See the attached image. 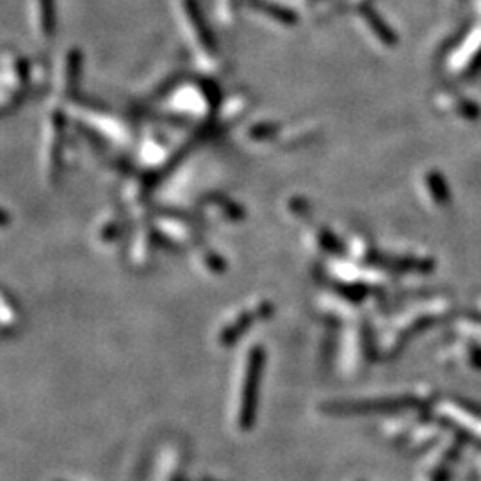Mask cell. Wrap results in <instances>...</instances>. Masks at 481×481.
Returning a JSON list of instances; mask_svg holds the SVG:
<instances>
[{
    "instance_id": "6da1fadb",
    "label": "cell",
    "mask_w": 481,
    "mask_h": 481,
    "mask_svg": "<svg viewBox=\"0 0 481 481\" xmlns=\"http://www.w3.org/2000/svg\"><path fill=\"white\" fill-rule=\"evenodd\" d=\"M264 364L266 351L261 344L247 347L243 357L239 358L234 389H232L230 423L234 430L241 431V433L252 430L254 426Z\"/></svg>"
},
{
    "instance_id": "5b68a950",
    "label": "cell",
    "mask_w": 481,
    "mask_h": 481,
    "mask_svg": "<svg viewBox=\"0 0 481 481\" xmlns=\"http://www.w3.org/2000/svg\"><path fill=\"white\" fill-rule=\"evenodd\" d=\"M119 235H121V225L118 223V220H109L100 225L97 239L100 243L111 244L112 241H116V239L119 237Z\"/></svg>"
},
{
    "instance_id": "7a4b0ae2",
    "label": "cell",
    "mask_w": 481,
    "mask_h": 481,
    "mask_svg": "<svg viewBox=\"0 0 481 481\" xmlns=\"http://www.w3.org/2000/svg\"><path fill=\"white\" fill-rule=\"evenodd\" d=\"M273 315V303L268 300H259L252 305L239 307L237 310L232 312L216 333V342L220 346L228 347L237 342L255 323H261Z\"/></svg>"
},
{
    "instance_id": "3957f363",
    "label": "cell",
    "mask_w": 481,
    "mask_h": 481,
    "mask_svg": "<svg viewBox=\"0 0 481 481\" xmlns=\"http://www.w3.org/2000/svg\"><path fill=\"white\" fill-rule=\"evenodd\" d=\"M34 20L33 26L34 31L40 38L47 40L52 34V22H54V16L52 13V0H36V6H34Z\"/></svg>"
},
{
    "instance_id": "277c9868",
    "label": "cell",
    "mask_w": 481,
    "mask_h": 481,
    "mask_svg": "<svg viewBox=\"0 0 481 481\" xmlns=\"http://www.w3.org/2000/svg\"><path fill=\"white\" fill-rule=\"evenodd\" d=\"M308 241H310V244L314 247V250L318 252V254H325V255L335 254L337 239L326 227L310 228Z\"/></svg>"
}]
</instances>
